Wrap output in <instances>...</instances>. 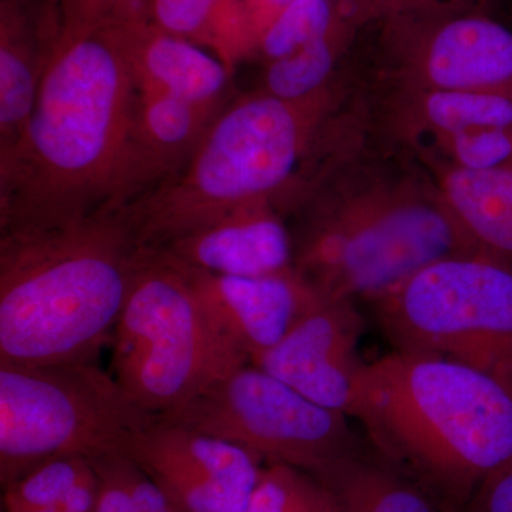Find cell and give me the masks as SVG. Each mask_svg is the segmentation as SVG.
I'll return each mask as SVG.
<instances>
[{"label": "cell", "mask_w": 512, "mask_h": 512, "mask_svg": "<svg viewBox=\"0 0 512 512\" xmlns=\"http://www.w3.org/2000/svg\"><path fill=\"white\" fill-rule=\"evenodd\" d=\"M369 136L366 86L352 63L305 99L256 90L227 101L187 164L124 212L148 249L252 205L289 218Z\"/></svg>", "instance_id": "6da1fadb"}, {"label": "cell", "mask_w": 512, "mask_h": 512, "mask_svg": "<svg viewBox=\"0 0 512 512\" xmlns=\"http://www.w3.org/2000/svg\"><path fill=\"white\" fill-rule=\"evenodd\" d=\"M288 222L293 269L333 301L370 303L424 266L484 252L454 217L430 168L373 134Z\"/></svg>", "instance_id": "7a4b0ae2"}, {"label": "cell", "mask_w": 512, "mask_h": 512, "mask_svg": "<svg viewBox=\"0 0 512 512\" xmlns=\"http://www.w3.org/2000/svg\"><path fill=\"white\" fill-rule=\"evenodd\" d=\"M136 86L103 36L62 43L18 143L0 158V232L126 205Z\"/></svg>", "instance_id": "3957f363"}, {"label": "cell", "mask_w": 512, "mask_h": 512, "mask_svg": "<svg viewBox=\"0 0 512 512\" xmlns=\"http://www.w3.org/2000/svg\"><path fill=\"white\" fill-rule=\"evenodd\" d=\"M150 254L123 208L0 232V365L96 362Z\"/></svg>", "instance_id": "277c9868"}, {"label": "cell", "mask_w": 512, "mask_h": 512, "mask_svg": "<svg viewBox=\"0 0 512 512\" xmlns=\"http://www.w3.org/2000/svg\"><path fill=\"white\" fill-rule=\"evenodd\" d=\"M349 417L370 447L444 507H467L512 461V396L456 360L399 352L365 363Z\"/></svg>", "instance_id": "5b68a950"}, {"label": "cell", "mask_w": 512, "mask_h": 512, "mask_svg": "<svg viewBox=\"0 0 512 512\" xmlns=\"http://www.w3.org/2000/svg\"><path fill=\"white\" fill-rule=\"evenodd\" d=\"M156 417L96 362L0 365V483L57 457L126 456Z\"/></svg>", "instance_id": "8992f818"}, {"label": "cell", "mask_w": 512, "mask_h": 512, "mask_svg": "<svg viewBox=\"0 0 512 512\" xmlns=\"http://www.w3.org/2000/svg\"><path fill=\"white\" fill-rule=\"evenodd\" d=\"M370 306L394 350L456 360L512 396V262L488 252L448 256Z\"/></svg>", "instance_id": "52a82bcc"}, {"label": "cell", "mask_w": 512, "mask_h": 512, "mask_svg": "<svg viewBox=\"0 0 512 512\" xmlns=\"http://www.w3.org/2000/svg\"><path fill=\"white\" fill-rule=\"evenodd\" d=\"M113 376L153 416L248 365L212 328L183 269L151 249L113 336Z\"/></svg>", "instance_id": "ba28073f"}, {"label": "cell", "mask_w": 512, "mask_h": 512, "mask_svg": "<svg viewBox=\"0 0 512 512\" xmlns=\"http://www.w3.org/2000/svg\"><path fill=\"white\" fill-rule=\"evenodd\" d=\"M158 417L237 444L266 464H288L313 477L366 446L345 413L312 402L251 363Z\"/></svg>", "instance_id": "9c48e42d"}, {"label": "cell", "mask_w": 512, "mask_h": 512, "mask_svg": "<svg viewBox=\"0 0 512 512\" xmlns=\"http://www.w3.org/2000/svg\"><path fill=\"white\" fill-rule=\"evenodd\" d=\"M357 63L380 89L512 94V28L493 13L451 12L380 20Z\"/></svg>", "instance_id": "30bf717a"}, {"label": "cell", "mask_w": 512, "mask_h": 512, "mask_svg": "<svg viewBox=\"0 0 512 512\" xmlns=\"http://www.w3.org/2000/svg\"><path fill=\"white\" fill-rule=\"evenodd\" d=\"M126 456L187 512H245L264 470L251 451L158 416Z\"/></svg>", "instance_id": "8fae6325"}, {"label": "cell", "mask_w": 512, "mask_h": 512, "mask_svg": "<svg viewBox=\"0 0 512 512\" xmlns=\"http://www.w3.org/2000/svg\"><path fill=\"white\" fill-rule=\"evenodd\" d=\"M363 330L356 301L325 299L251 365L312 402L349 416L357 376L365 365L357 356Z\"/></svg>", "instance_id": "7c38bea8"}, {"label": "cell", "mask_w": 512, "mask_h": 512, "mask_svg": "<svg viewBox=\"0 0 512 512\" xmlns=\"http://www.w3.org/2000/svg\"><path fill=\"white\" fill-rule=\"evenodd\" d=\"M178 266L212 328L249 363L278 345L306 312L328 299L295 269L268 276H224Z\"/></svg>", "instance_id": "4fadbf2b"}, {"label": "cell", "mask_w": 512, "mask_h": 512, "mask_svg": "<svg viewBox=\"0 0 512 512\" xmlns=\"http://www.w3.org/2000/svg\"><path fill=\"white\" fill-rule=\"evenodd\" d=\"M175 264L224 276H268L293 269L288 218L252 205L184 232L153 249Z\"/></svg>", "instance_id": "5bb4252c"}, {"label": "cell", "mask_w": 512, "mask_h": 512, "mask_svg": "<svg viewBox=\"0 0 512 512\" xmlns=\"http://www.w3.org/2000/svg\"><path fill=\"white\" fill-rule=\"evenodd\" d=\"M119 53L137 90L204 106L227 103L232 70L205 47L158 28L148 19L101 30Z\"/></svg>", "instance_id": "9a60e30c"}, {"label": "cell", "mask_w": 512, "mask_h": 512, "mask_svg": "<svg viewBox=\"0 0 512 512\" xmlns=\"http://www.w3.org/2000/svg\"><path fill=\"white\" fill-rule=\"evenodd\" d=\"M367 92L373 137L412 154L473 128L512 127V94L380 89L370 84Z\"/></svg>", "instance_id": "2e32d148"}, {"label": "cell", "mask_w": 512, "mask_h": 512, "mask_svg": "<svg viewBox=\"0 0 512 512\" xmlns=\"http://www.w3.org/2000/svg\"><path fill=\"white\" fill-rule=\"evenodd\" d=\"M62 37L56 0H2L0 158L8 156L22 136Z\"/></svg>", "instance_id": "e0dca14e"}, {"label": "cell", "mask_w": 512, "mask_h": 512, "mask_svg": "<svg viewBox=\"0 0 512 512\" xmlns=\"http://www.w3.org/2000/svg\"><path fill=\"white\" fill-rule=\"evenodd\" d=\"M224 104L204 106L168 94L136 89L128 147L126 205L173 177L187 164Z\"/></svg>", "instance_id": "ac0fdd59"}, {"label": "cell", "mask_w": 512, "mask_h": 512, "mask_svg": "<svg viewBox=\"0 0 512 512\" xmlns=\"http://www.w3.org/2000/svg\"><path fill=\"white\" fill-rule=\"evenodd\" d=\"M335 497L339 512H440L433 495L384 460L367 443L316 477Z\"/></svg>", "instance_id": "d6986e66"}, {"label": "cell", "mask_w": 512, "mask_h": 512, "mask_svg": "<svg viewBox=\"0 0 512 512\" xmlns=\"http://www.w3.org/2000/svg\"><path fill=\"white\" fill-rule=\"evenodd\" d=\"M447 205L481 251L512 262V161L487 171H431Z\"/></svg>", "instance_id": "ffe728a7"}, {"label": "cell", "mask_w": 512, "mask_h": 512, "mask_svg": "<svg viewBox=\"0 0 512 512\" xmlns=\"http://www.w3.org/2000/svg\"><path fill=\"white\" fill-rule=\"evenodd\" d=\"M362 30L346 13L322 39L265 63L259 90L279 99L301 100L326 89L348 66Z\"/></svg>", "instance_id": "44dd1931"}, {"label": "cell", "mask_w": 512, "mask_h": 512, "mask_svg": "<svg viewBox=\"0 0 512 512\" xmlns=\"http://www.w3.org/2000/svg\"><path fill=\"white\" fill-rule=\"evenodd\" d=\"M148 20L173 35L208 47L229 69L241 60L238 0H153Z\"/></svg>", "instance_id": "7402d4cb"}, {"label": "cell", "mask_w": 512, "mask_h": 512, "mask_svg": "<svg viewBox=\"0 0 512 512\" xmlns=\"http://www.w3.org/2000/svg\"><path fill=\"white\" fill-rule=\"evenodd\" d=\"M345 15L339 0H291L262 30L254 53L265 63L292 55L328 35Z\"/></svg>", "instance_id": "603a6c76"}, {"label": "cell", "mask_w": 512, "mask_h": 512, "mask_svg": "<svg viewBox=\"0 0 512 512\" xmlns=\"http://www.w3.org/2000/svg\"><path fill=\"white\" fill-rule=\"evenodd\" d=\"M431 171H487L512 161V127L473 128L413 154Z\"/></svg>", "instance_id": "cb8c5ba5"}, {"label": "cell", "mask_w": 512, "mask_h": 512, "mask_svg": "<svg viewBox=\"0 0 512 512\" xmlns=\"http://www.w3.org/2000/svg\"><path fill=\"white\" fill-rule=\"evenodd\" d=\"M245 512H339L328 487L288 464L268 463Z\"/></svg>", "instance_id": "d4e9b609"}, {"label": "cell", "mask_w": 512, "mask_h": 512, "mask_svg": "<svg viewBox=\"0 0 512 512\" xmlns=\"http://www.w3.org/2000/svg\"><path fill=\"white\" fill-rule=\"evenodd\" d=\"M93 470L92 461L83 456L46 461L3 488V512L57 507Z\"/></svg>", "instance_id": "484cf974"}, {"label": "cell", "mask_w": 512, "mask_h": 512, "mask_svg": "<svg viewBox=\"0 0 512 512\" xmlns=\"http://www.w3.org/2000/svg\"><path fill=\"white\" fill-rule=\"evenodd\" d=\"M340 6L365 29L380 20L397 16L431 13L484 12L503 10L504 0H339Z\"/></svg>", "instance_id": "4316f807"}, {"label": "cell", "mask_w": 512, "mask_h": 512, "mask_svg": "<svg viewBox=\"0 0 512 512\" xmlns=\"http://www.w3.org/2000/svg\"><path fill=\"white\" fill-rule=\"evenodd\" d=\"M99 476V494L93 512H138L137 466L124 454L92 461Z\"/></svg>", "instance_id": "83f0119b"}, {"label": "cell", "mask_w": 512, "mask_h": 512, "mask_svg": "<svg viewBox=\"0 0 512 512\" xmlns=\"http://www.w3.org/2000/svg\"><path fill=\"white\" fill-rule=\"evenodd\" d=\"M56 3L62 18V43L96 35L104 28L110 0H56Z\"/></svg>", "instance_id": "f1b7e54d"}, {"label": "cell", "mask_w": 512, "mask_h": 512, "mask_svg": "<svg viewBox=\"0 0 512 512\" xmlns=\"http://www.w3.org/2000/svg\"><path fill=\"white\" fill-rule=\"evenodd\" d=\"M467 512H512V461L498 470L480 488Z\"/></svg>", "instance_id": "f546056e"}, {"label": "cell", "mask_w": 512, "mask_h": 512, "mask_svg": "<svg viewBox=\"0 0 512 512\" xmlns=\"http://www.w3.org/2000/svg\"><path fill=\"white\" fill-rule=\"evenodd\" d=\"M291 0H238L239 10H241L242 19L252 39V45H255L258 36L268 25L269 20L274 18L286 3Z\"/></svg>", "instance_id": "4dcf8cb0"}, {"label": "cell", "mask_w": 512, "mask_h": 512, "mask_svg": "<svg viewBox=\"0 0 512 512\" xmlns=\"http://www.w3.org/2000/svg\"><path fill=\"white\" fill-rule=\"evenodd\" d=\"M136 497L138 512H187L167 497L138 467Z\"/></svg>", "instance_id": "1f68e13d"}, {"label": "cell", "mask_w": 512, "mask_h": 512, "mask_svg": "<svg viewBox=\"0 0 512 512\" xmlns=\"http://www.w3.org/2000/svg\"><path fill=\"white\" fill-rule=\"evenodd\" d=\"M153 0H110L104 29L134 20L148 19ZM100 30V32H101Z\"/></svg>", "instance_id": "d6a6232c"}, {"label": "cell", "mask_w": 512, "mask_h": 512, "mask_svg": "<svg viewBox=\"0 0 512 512\" xmlns=\"http://www.w3.org/2000/svg\"><path fill=\"white\" fill-rule=\"evenodd\" d=\"M22 512H72L69 508L64 507L63 504L57 505V507L39 508V510H29Z\"/></svg>", "instance_id": "836d02e7"}, {"label": "cell", "mask_w": 512, "mask_h": 512, "mask_svg": "<svg viewBox=\"0 0 512 512\" xmlns=\"http://www.w3.org/2000/svg\"><path fill=\"white\" fill-rule=\"evenodd\" d=\"M440 512H467L466 507H444Z\"/></svg>", "instance_id": "e575fe53"}, {"label": "cell", "mask_w": 512, "mask_h": 512, "mask_svg": "<svg viewBox=\"0 0 512 512\" xmlns=\"http://www.w3.org/2000/svg\"><path fill=\"white\" fill-rule=\"evenodd\" d=\"M505 8L511 9L512 12V0H504V9Z\"/></svg>", "instance_id": "d590c367"}]
</instances>
